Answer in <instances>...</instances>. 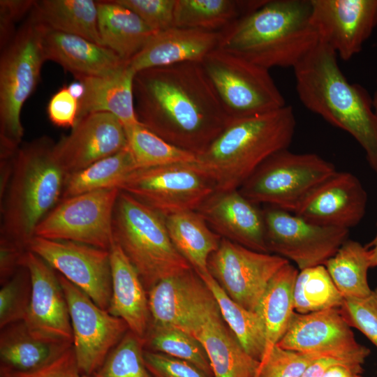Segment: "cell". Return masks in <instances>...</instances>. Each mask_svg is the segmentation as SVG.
Masks as SVG:
<instances>
[{
    "mask_svg": "<svg viewBox=\"0 0 377 377\" xmlns=\"http://www.w3.org/2000/svg\"><path fill=\"white\" fill-rule=\"evenodd\" d=\"M138 121L169 143L196 155L228 124L226 114L201 63L145 69L133 79Z\"/></svg>",
    "mask_w": 377,
    "mask_h": 377,
    "instance_id": "obj_1",
    "label": "cell"
},
{
    "mask_svg": "<svg viewBox=\"0 0 377 377\" xmlns=\"http://www.w3.org/2000/svg\"><path fill=\"white\" fill-rule=\"evenodd\" d=\"M293 70L296 91L305 108L354 138L377 174V112L367 91L348 82L339 67L337 54L320 41Z\"/></svg>",
    "mask_w": 377,
    "mask_h": 377,
    "instance_id": "obj_2",
    "label": "cell"
},
{
    "mask_svg": "<svg viewBox=\"0 0 377 377\" xmlns=\"http://www.w3.org/2000/svg\"><path fill=\"white\" fill-rule=\"evenodd\" d=\"M318 43L310 0H265L220 31L217 49L268 70L293 68Z\"/></svg>",
    "mask_w": 377,
    "mask_h": 377,
    "instance_id": "obj_3",
    "label": "cell"
},
{
    "mask_svg": "<svg viewBox=\"0 0 377 377\" xmlns=\"http://www.w3.org/2000/svg\"><path fill=\"white\" fill-rule=\"evenodd\" d=\"M47 137L17 149L7 187L1 198L0 241L28 250L40 221L59 202L66 174L53 155Z\"/></svg>",
    "mask_w": 377,
    "mask_h": 377,
    "instance_id": "obj_4",
    "label": "cell"
},
{
    "mask_svg": "<svg viewBox=\"0 0 377 377\" xmlns=\"http://www.w3.org/2000/svg\"><path fill=\"white\" fill-rule=\"evenodd\" d=\"M296 128L291 106L253 116L230 119L197 163L213 179L216 190L239 189L274 154L288 148Z\"/></svg>",
    "mask_w": 377,
    "mask_h": 377,
    "instance_id": "obj_5",
    "label": "cell"
},
{
    "mask_svg": "<svg viewBox=\"0 0 377 377\" xmlns=\"http://www.w3.org/2000/svg\"><path fill=\"white\" fill-rule=\"evenodd\" d=\"M112 230L114 242L137 270L147 293L161 280L193 269L175 247L165 217L121 191Z\"/></svg>",
    "mask_w": 377,
    "mask_h": 377,
    "instance_id": "obj_6",
    "label": "cell"
},
{
    "mask_svg": "<svg viewBox=\"0 0 377 377\" xmlns=\"http://www.w3.org/2000/svg\"><path fill=\"white\" fill-rule=\"evenodd\" d=\"M0 156L12 157L24 135L23 105L36 89L45 61L40 24L30 13L10 42L1 49Z\"/></svg>",
    "mask_w": 377,
    "mask_h": 377,
    "instance_id": "obj_7",
    "label": "cell"
},
{
    "mask_svg": "<svg viewBox=\"0 0 377 377\" xmlns=\"http://www.w3.org/2000/svg\"><path fill=\"white\" fill-rule=\"evenodd\" d=\"M337 170L314 153L278 151L261 163L238 189L253 202L293 213L304 198Z\"/></svg>",
    "mask_w": 377,
    "mask_h": 377,
    "instance_id": "obj_8",
    "label": "cell"
},
{
    "mask_svg": "<svg viewBox=\"0 0 377 377\" xmlns=\"http://www.w3.org/2000/svg\"><path fill=\"white\" fill-rule=\"evenodd\" d=\"M201 64L230 119L263 114L286 105L267 68L217 48Z\"/></svg>",
    "mask_w": 377,
    "mask_h": 377,
    "instance_id": "obj_9",
    "label": "cell"
},
{
    "mask_svg": "<svg viewBox=\"0 0 377 377\" xmlns=\"http://www.w3.org/2000/svg\"><path fill=\"white\" fill-rule=\"evenodd\" d=\"M119 190L165 217L196 211L216 190V185L197 162L179 163L138 168L125 179Z\"/></svg>",
    "mask_w": 377,
    "mask_h": 377,
    "instance_id": "obj_10",
    "label": "cell"
},
{
    "mask_svg": "<svg viewBox=\"0 0 377 377\" xmlns=\"http://www.w3.org/2000/svg\"><path fill=\"white\" fill-rule=\"evenodd\" d=\"M118 188L92 191L60 201L40 221L34 236L71 241L110 251Z\"/></svg>",
    "mask_w": 377,
    "mask_h": 377,
    "instance_id": "obj_11",
    "label": "cell"
},
{
    "mask_svg": "<svg viewBox=\"0 0 377 377\" xmlns=\"http://www.w3.org/2000/svg\"><path fill=\"white\" fill-rule=\"evenodd\" d=\"M263 212L269 253L300 270L325 265L348 237V229L314 224L281 209L267 206Z\"/></svg>",
    "mask_w": 377,
    "mask_h": 377,
    "instance_id": "obj_12",
    "label": "cell"
},
{
    "mask_svg": "<svg viewBox=\"0 0 377 377\" xmlns=\"http://www.w3.org/2000/svg\"><path fill=\"white\" fill-rule=\"evenodd\" d=\"M57 275L68 304L77 364L82 374L91 376L129 328L124 320L98 306L79 288Z\"/></svg>",
    "mask_w": 377,
    "mask_h": 377,
    "instance_id": "obj_13",
    "label": "cell"
},
{
    "mask_svg": "<svg viewBox=\"0 0 377 377\" xmlns=\"http://www.w3.org/2000/svg\"><path fill=\"white\" fill-rule=\"evenodd\" d=\"M289 262L278 255L256 251L222 238L209 259L208 269L232 300L256 312L269 281Z\"/></svg>",
    "mask_w": 377,
    "mask_h": 377,
    "instance_id": "obj_14",
    "label": "cell"
},
{
    "mask_svg": "<svg viewBox=\"0 0 377 377\" xmlns=\"http://www.w3.org/2000/svg\"><path fill=\"white\" fill-rule=\"evenodd\" d=\"M28 250L107 310L112 295L110 251L71 241L34 236Z\"/></svg>",
    "mask_w": 377,
    "mask_h": 377,
    "instance_id": "obj_15",
    "label": "cell"
},
{
    "mask_svg": "<svg viewBox=\"0 0 377 377\" xmlns=\"http://www.w3.org/2000/svg\"><path fill=\"white\" fill-rule=\"evenodd\" d=\"M30 274L31 298L24 323L36 339L73 345V331L66 297L58 275L45 260L27 250L23 258Z\"/></svg>",
    "mask_w": 377,
    "mask_h": 377,
    "instance_id": "obj_16",
    "label": "cell"
},
{
    "mask_svg": "<svg viewBox=\"0 0 377 377\" xmlns=\"http://www.w3.org/2000/svg\"><path fill=\"white\" fill-rule=\"evenodd\" d=\"M311 22L319 41L343 61L362 49L377 26V0H310Z\"/></svg>",
    "mask_w": 377,
    "mask_h": 377,
    "instance_id": "obj_17",
    "label": "cell"
},
{
    "mask_svg": "<svg viewBox=\"0 0 377 377\" xmlns=\"http://www.w3.org/2000/svg\"><path fill=\"white\" fill-rule=\"evenodd\" d=\"M128 146L125 128L108 112L89 114L53 146L54 157L66 175L79 172Z\"/></svg>",
    "mask_w": 377,
    "mask_h": 377,
    "instance_id": "obj_18",
    "label": "cell"
},
{
    "mask_svg": "<svg viewBox=\"0 0 377 377\" xmlns=\"http://www.w3.org/2000/svg\"><path fill=\"white\" fill-rule=\"evenodd\" d=\"M300 353H320L367 358L370 350L358 343L339 308L309 313L295 312L276 344Z\"/></svg>",
    "mask_w": 377,
    "mask_h": 377,
    "instance_id": "obj_19",
    "label": "cell"
},
{
    "mask_svg": "<svg viewBox=\"0 0 377 377\" xmlns=\"http://www.w3.org/2000/svg\"><path fill=\"white\" fill-rule=\"evenodd\" d=\"M368 197L359 179L337 171L315 188L293 212L314 224L348 229L366 212Z\"/></svg>",
    "mask_w": 377,
    "mask_h": 377,
    "instance_id": "obj_20",
    "label": "cell"
},
{
    "mask_svg": "<svg viewBox=\"0 0 377 377\" xmlns=\"http://www.w3.org/2000/svg\"><path fill=\"white\" fill-rule=\"evenodd\" d=\"M205 348L214 377H256L260 362L242 346L222 318L216 300L181 327Z\"/></svg>",
    "mask_w": 377,
    "mask_h": 377,
    "instance_id": "obj_21",
    "label": "cell"
},
{
    "mask_svg": "<svg viewBox=\"0 0 377 377\" xmlns=\"http://www.w3.org/2000/svg\"><path fill=\"white\" fill-rule=\"evenodd\" d=\"M196 211L222 238L269 253L263 209L238 189L216 190Z\"/></svg>",
    "mask_w": 377,
    "mask_h": 377,
    "instance_id": "obj_22",
    "label": "cell"
},
{
    "mask_svg": "<svg viewBox=\"0 0 377 377\" xmlns=\"http://www.w3.org/2000/svg\"><path fill=\"white\" fill-rule=\"evenodd\" d=\"M40 26L45 61L59 64L75 77L108 76L128 64L105 46L82 36L58 31L41 24Z\"/></svg>",
    "mask_w": 377,
    "mask_h": 377,
    "instance_id": "obj_23",
    "label": "cell"
},
{
    "mask_svg": "<svg viewBox=\"0 0 377 377\" xmlns=\"http://www.w3.org/2000/svg\"><path fill=\"white\" fill-rule=\"evenodd\" d=\"M150 324L179 328L215 300L201 277L191 269L161 280L147 292Z\"/></svg>",
    "mask_w": 377,
    "mask_h": 377,
    "instance_id": "obj_24",
    "label": "cell"
},
{
    "mask_svg": "<svg viewBox=\"0 0 377 377\" xmlns=\"http://www.w3.org/2000/svg\"><path fill=\"white\" fill-rule=\"evenodd\" d=\"M220 31L171 27L156 33L128 62L135 72L184 62L202 63L218 47Z\"/></svg>",
    "mask_w": 377,
    "mask_h": 377,
    "instance_id": "obj_25",
    "label": "cell"
},
{
    "mask_svg": "<svg viewBox=\"0 0 377 377\" xmlns=\"http://www.w3.org/2000/svg\"><path fill=\"white\" fill-rule=\"evenodd\" d=\"M110 256L112 295L108 311L124 320L144 342L150 324L147 293L137 270L116 242Z\"/></svg>",
    "mask_w": 377,
    "mask_h": 377,
    "instance_id": "obj_26",
    "label": "cell"
},
{
    "mask_svg": "<svg viewBox=\"0 0 377 377\" xmlns=\"http://www.w3.org/2000/svg\"><path fill=\"white\" fill-rule=\"evenodd\" d=\"M135 72L128 66L111 75L77 77L83 86L78 100V121L96 112H108L117 117L125 129L140 124L134 105L133 79Z\"/></svg>",
    "mask_w": 377,
    "mask_h": 377,
    "instance_id": "obj_27",
    "label": "cell"
},
{
    "mask_svg": "<svg viewBox=\"0 0 377 377\" xmlns=\"http://www.w3.org/2000/svg\"><path fill=\"white\" fill-rule=\"evenodd\" d=\"M97 2L98 26L103 45L128 62L157 32L116 0Z\"/></svg>",
    "mask_w": 377,
    "mask_h": 377,
    "instance_id": "obj_28",
    "label": "cell"
},
{
    "mask_svg": "<svg viewBox=\"0 0 377 377\" xmlns=\"http://www.w3.org/2000/svg\"><path fill=\"white\" fill-rule=\"evenodd\" d=\"M298 272L290 262L283 265L269 281L256 309L265 332V350L260 362L269 355L290 326L295 313L293 290Z\"/></svg>",
    "mask_w": 377,
    "mask_h": 377,
    "instance_id": "obj_29",
    "label": "cell"
},
{
    "mask_svg": "<svg viewBox=\"0 0 377 377\" xmlns=\"http://www.w3.org/2000/svg\"><path fill=\"white\" fill-rule=\"evenodd\" d=\"M71 346L37 339L29 333L23 320L13 323L1 329L0 369L35 371L54 361Z\"/></svg>",
    "mask_w": 377,
    "mask_h": 377,
    "instance_id": "obj_30",
    "label": "cell"
},
{
    "mask_svg": "<svg viewBox=\"0 0 377 377\" xmlns=\"http://www.w3.org/2000/svg\"><path fill=\"white\" fill-rule=\"evenodd\" d=\"M170 237L178 252L198 274L209 272L208 261L222 237L197 211H185L165 217Z\"/></svg>",
    "mask_w": 377,
    "mask_h": 377,
    "instance_id": "obj_31",
    "label": "cell"
},
{
    "mask_svg": "<svg viewBox=\"0 0 377 377\" xmlns=\"http://www.w3.org/2000/svg\"><path fill=\"white\" fill-rule=\"evenodd\" d=\"M31 14L50 29L82 36L103 45L98 26L97 1H35Z\"/></svg>",
    "mask_w": 377,
    "mask_h": 377,
    "instance_id": "obj_32",
    "label": "cell"
},
{
    "mask_svg": "<svg viewBox=\"0 0 377 377\" xmlns=\"http://www.w3.org/2000/svg\"><path fill=\"white\" fill-rule=\"evenodd\" d=\"M265 0H176L174 27L221 31Z\"/></svg>",
    "mask_w": 377,
    "mask_h": 377,
    "instance_id": "obj_33",
    "label": "cell"
},
{
    "mask_svg": "<svg viewBox=\"0 0 377 377\" xmlns=\"http://www.w3.org/2000/svg\"><path fill=\"white\" fill-rule=\"evenodd\" d=\"M136 169L134 158L127 146L113 155L68 175L61 200L92 191L119 189L125 179Z\"/></svg>",
    "mask_w": 377,
    "mask_h": 377,
    "instance_id": "obj_34",
    "label": "cell"
},
{
    "mask_svg": "<svg viewBox=\"0 0 377 377\" xmlns=\"http://www.w3.org/2000/svg\"><path fill=\"white\" fill-rule=\"evenodd\" d=\"M198 275L212 291L223 319L242 346L252 357L260 362L265 350V332L258 313L232 300L209 272Z\"/></svg>",
    "mask_w": 377,
    "mask_h": 377,
    "instance_id": "obj_35",
    "label": "cell"
},
{
    "mask_svg": "<svg viewBox=\"0 0 377 377\" xmlns=\"http://www.w3.org/2000/svg\"><path fill=\"white\" fill-rule=\"evenodd\" d=\"M324 266L344 299L363 298L371 293L369 253L360 242L348 239Z\"/></svg>",
    "mask_w": 377,
    "mask_h": 377,
    "instance_id": "obj_36",
    "label": "cell"
},
{
    "mask_svg": "<svg viewBox=\"0 0 377 377\" xmlns=\"http://www.w3.org/2000/svg\"><path fill=\"white\" fill-rule=\"evenodd\" d=\"M293 297L295 311L302 314L339 308L344 300L324 265L298 272Z\"/></svg>",
    "mask_w": 377,
    "mask_h": 377,
    "instance_id": "obj_37",
    "label": "cell"
},
{
    "mask_svg": "<svg viewBox=\"0 0 377 377\" xmlns=\"http://www.w3.org/2000/svg\"><path fill=\"white\" fill-rule=\"evenodd\" d=\"M145 345L148 346L149 350L186 361L207 375L213 376L210 362L200 342L178 327L149 325Z\"/></svg>",
    "mask_w": 377,
    "mask_h": 377,
    "instance_id": "obj_38",
    "label": "cell"
},
{
    "mask_svg": "<svg viewBox=\"0 0 377 377\" xmlns=\"http://www.w3.org/2000/svg\"><path fill=\"white\" fill-rule=\"evenodd\" d=\"M125 130L138 168L197 161L196 155L169 143L140 123Z\"/></svg>",
    "mask_w": 377,
    "mask_h": 377,
    "instance_id": "obj_39",
    "label": "cell"
},
{
    "mask_svg": "<svg viewBox=\"0 0 377 377\" xmlns=\"http://www.w3.org/2000/svg\"><path fill=\"white\" fill-rule=\"evenodd\" d=\"M144 342L130 330L89 377H152L144 360Z\"/></svg>",
    "mask_w": 377,
    "mask_h": 377,
    "instance_id": "obj_40",
    "label": "cell"
},
{
    "mask_svg": "<svg viewBox=\"0 0 377 377\" xmlns=\"http://www.w3.org/2000/svg\"><path fill=\"white\" fill-rule=\"evenodd\" d=\"M0 289V328L24 320L29 307L31 281L29 272L22 265Z\"/></svg>",
    "mask_w": 377,
    "mask_h": 377,
    "instance_id": "obj_41",
    "label": "cell"
},
{
    "mask_svg": "<svg viewBox=\"0 0 377 377\" xmlns=\"http://www.w3.org/2000/svg\"><path fill=\"white\" fill-rule=\"evenodd\" d=\"M332 355L300 353L276 345L269 355L260 362L256 377H301L315 361Z\"/></svg>",
    "mask_w": 377,
    "mask_h": 377,
    "instance_id": "obj_42",
    "label": "cell"
},
{
    "mask_svg": "<svg viewBox=\"0 0 377 377\" xmlns=\"http://www.w3.org/2000/svg\"><path fill=\"white\" fill-rule=\"evenodd\" d=\"M339 309L348 324L377 348V288L363 298L344 299Z\"/></svg>",
    "mask_w": 377,
    "mask_h": 377,
    "instance_id": "obj_43",
    "label": "cell"
},
{
    "mask_svg": "<svg viewBox=\"0 0 377 377\" xmlns=\"http://www.w3.org/2000/svg\"><path fill=\"white\" fill-rule=\"evenodd\" d=\"M136 13L156 32L174 27L176 0H116Z\"/></svg>",
    "mask_w": 377,
    "mask_h": 377,
    "instance_id": "obj_44",
    "label": "cell"
},
{
    "mask_svg": "<svg viewBox=\"0 0 377 377\" xmlns=\"http://www.w3.org/2000/svg\"><path fill=\"white\" fill-rule=\"evenodd\" d=\"M144 360L152 377H212L186 361L161 353L144 350Z\"/></svg>",
    "mask_w": 377,
    "mask_h": 377,
    "instance_id": "obj_45",
    "label": "cell"
},
{
    "mask_svg": "<svg viewBox=\"0 0 377 377\" xmlns=\"http://www.w3.org/2000/svg\"><path fill=\"white\" fill-rule=\"evenodd\" d=\"M47 113L55 126L73 128L78 121V100L71 94L68 86L61 87L50 99Z\"/></svg>",
    "mask_w": 377,
    "mask_h": 377,
    "instance_id": "obj_46",
    "label": "cell"
},
{
    "mask_svg": "<svg viewBox=\"0 0 377 377\" xmlns=\"http://www.w3.org/2000/svg\"><path fill=\"white\" fill-rule=\"evenodd\" d=\"M0 377H89L82 374L73 346L48 364L32 371L17 372L0 369Z\"/></svg>",
    "mask_w": 377,
    "mask_h": 377,
    "instance_id": "obj_47",
    "label": "cell"
},
{
    "mask_svg": "<svg viewBox=\"0 0 377 377\" xmlns=\"http://www.w3.org/2000/svg\"><path fill=\"white\" fill-rule=\"evenodd\" d=\"M35 1L1 0L0 1V41L1 49L6 46L14 37L16 31L14 25L27 13H31Z\"/></svg>",
    "mask_w": 377,
    "mask_h": 377,
    "instance_id": "obj_48",
    "label": "cell"
},
{
    "mask_svg": "<svg viewBox=\"0 0 377 377\" xmlns=\"http://www.w3.org/2000/svg\"><path fill=\"white\" fill-rule=\"evenodd\" d=\"M27 250L5 241H0L1 284L7 281L23 265Z\"/></svg>",
    "mask_w": 377,
    "mask_h": 377,
    "instance_id": "obj_49",
    "label": "cell"
},
{
    "mask_svg": "<svg viewBox=\"0 0 377 377\" xmlns=\"http://www.w3.org/2000/svg\"><path fill=\"white\" fill-rule=\"evenodd\" d=\"M362 365L335 364L329 367L321 377H362Z\"/></svg>",
    "mask_w": 377,
    "mask_h": 377,
    "instance_id": "obj_50",
    "label": "cell"
},
{
    "mask_svg": "<svg viewBox=\"0 0 377 377\" xmlns=\"http://www.w3.org/2000/svg\"><path fill=\"white\" fill-rule=\"evenodd\" d=\"M366 246L369 253L370 267H377V232L374 239Z\"/></svg>",
    "mask_w": 377,
    "mask_h": 377,
    "instance_id": "obj_51",
    "label": "cell"
},
{
    "mask_svg": "<svg viewBox=\"0 0 377 377\" xmlns=\"http://www.w3.org/2000/svg\"><path fill=\"white\" fill-rule=\"evenodd\" d=\"M373 99V106L375 110V111L377 112V89L375 91L374 96L372 97Z\"/></svg>",
    "mask_w": 377,
    "mask_h": 377,
    "instance_id": "obj_52",
    "label": "cell"
}]
</instances>
